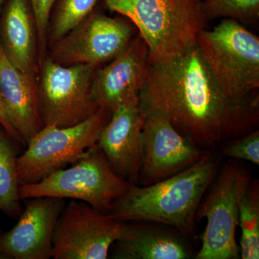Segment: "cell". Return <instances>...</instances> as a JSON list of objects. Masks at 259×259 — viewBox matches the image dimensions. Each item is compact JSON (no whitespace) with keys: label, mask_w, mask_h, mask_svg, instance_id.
I'll list each match as a JSON object with an SVG mask.
<instances>
[{"label":"cell","mask_w":259,"mask_h":259,"mask_svg":"<svg viewBox=\"0 0 259 259\" xmlns=\"http://www.w3.org/2000/svg\"><path fill=\"white\" fill-rule=\"evenodd\" d=\"M131 184L116 175L97 146L79 161L37 183L19 186L20 200L52 197L86 202L107 213L116 199L129 190Z\"/></svg>","instance_id":"cell-6"},{"label":"cell","mask_w":259,"mask_h":259,"mask_svg":"<svg viewBox=\"0 0 259 259\" xmlns=\"http://www.w3.org/2000/svg\"><path fill=\"white\" fill-rule=\"evenodd\" d=\"M25 200L17 224L0 235V255L15 259L52 258L53 236L65 199L40 197Z\"/></svg>","instance_id":"cell-12"},{"label":"cell","mask_w":259,"mask_h":259,"mask_svg":"<svg viewBox=\"0 0 259 259\" xmlns=\"http://www.w3.org/2000/svg\"><path fill=\"white\" fill-rule=\"evenodd\" d=\"M57 0H29L35 20L39 55L44 56L53 8Z\"/></svg>","instance_id":"cell-23"},{"label":"cell","mask_w":259,"mask_h":259,"mask_svg":"<svg viewBox=\"0 0 259 259\" xmlns=\"http://www.w3.org/2000/svg\"><path fill=\"white\" fill-rule=\"evenodd\" d=\"M134 35V26L125 20L92 13L51 45L49 58L63 66H100L125 50Z\"/></svg>","instance_id":"cell-10"},{"label":"cell","mask_w":259,"mask_h":259,"mask_svg":"<svg viewBox=\"0 0 259 259\" xmlns=\"http://www.w3.org/2000/svg\"><path fill=\"white\" fill-rule=\"evenodd\" d=\"M14 140L0 125V209L17 219L21 213Z\"/></svg>","instance_id":"cell-18"},{"label":"cell","mask_w":259,"mask_h":259,"mask_svg":"<svg viewBox=\"0 0 259 259\" xmlns=\"http://www.w3.org/2000/svg\"><path fill=\"white\" fill-rule=\"evenodd\" d=\"M5 0H0V12L3 9V5H4Z\"/></svg>","instance_id":"cell-25"},{"label":"cell","mask_w":259,"mask_h":259,"mask_svg":"<svg viewBox=\"0 0 259 259\" xmlns=\"http://www.w3.org/2000/svg\"><path fill=\"white\" fill-rule=\"evenodd\" d=\"M125 222L86 202L71 200L59 216L52 240L54 259H105Z\"/></svg>","instance_id":"cell-9"},{"label":"cell","mask_w":259,"mask_h":259,"mask_svg":"<svg viewBox=\"0 0 259 259\" xmlns=\"http://www.w3.org/2000/svg\"><path fill=\"white\" fill-rule=\"evenodd\" d=\"M202 10L207 20L223 18L250 22L258 19L259 0H204Z\"/></svg>","instance_id":"cell-21"},{"label":"cell","mask_w":259,"mask_h":259,"mask_svg":"<svg viewBox=\"0 0 259 259\" xmlns=\"http://www.w3.org/2000/svg\"><path fill=\"white\" fill-rule=\"evenodd\" d=\"M213 79L228 96L259 102V38L239 22L223 19L196 40Z\"/></svg>","instance_id":"cell-4"},{"label":"cell","mask_w":259,"mask_h":259,"mask_svg":"<svg viewBox=\"0 0 259 259\" xmlns=\"http://www.w3.org/2000/svg\"><path fill=\"white\" fill-rule=\"evenodd\" d=\"M251 181L249 171L234 159L224 162L202 198L196 221L206 218L202 245L195 258L237 259L236 241L242 197Z\"/></svg>","instance_id":"cell-5"},{"label":"cell","mask_w":259,"mask_h":259,"mask_svg":"<svg viewBox=\"0 0 259 259\" xmlns=\"http://www.w3.org/2000/svg\"><path fill=\"white\" fill-rule=\"evenodd\" d=\"M143 222L128 225L114 243L119 259H187L191 250L180 235L166 226Z\"/></svg>","instance_id":"cell-17"},{"label":"cell","mask_w":259,"mask_h":259,"mask_svg":"<svg viewBox=\"0 0 259 259\" xmlns=\"http://www.w3.org/2000/svg\"><path fill=\"white\" fill-rule=\"evenodd\" d=\"M98 67L88 64L63 66L49 57L44 61L37 83L44 127L77 125L100 110L92 95Z\"/></svg>","instance_id":"cell-8"},{"label":"cell","mask_w":259,"mask_h":259,"mask_svg":"<svg viewBox=\"0 0 259 259\" xmlns=\"http://www.w3.org/2000/svg\"><path fill=\"white\" fill-rule=\"evenodd\" d=\"M37 33L29 0H8L0 12V47L14 67L37 71Z\"/></svg>","instance_id":"cell-16"},{"label":"cell","mask_w":259,"mask_h":259,"mask_svg":"<svg viewBox=\"0 0 259 259\" xmlns=\"http://www.w3.org/2000/svg\"><path fill=\"white\" fill-rule=\"evenodd\" d=\"M35 75L16 69L0 47V90L5 112L23 144L44 127Z\"/></svg>","instance_id":"cell-15"},{"label":"cell","mask_w":259,"mask_h":259,"mask_svg":"<svg viewBox=\"0 0 259 259\" xmlns=\"http://www.w3.org/2000/svg\"><path fill=\"white\" fill-rule=\"evenodd\" d=\"M146 116L139 96L127 100L112 112L97 141L112 169L131 185L139 184Z\"/></svg>","instance_id":"cell-13"},{"label":"cell","mask_w":259,"mask_h":259,"mask_svg":"<svg viewBox=\"0 0 259 259\" xmlns=\"http://www.w3.org/2000/svg\"><path fill=\"white\" fill-rule=\"evenodd\" d=\"M112 112L100 110L81 123L66 127L44 126L27 143L17 158L20 185L37 183L51 174L74 164L97 146Z\"/></svg>","instance_id":"cell-7"},{"label":"cell","mask_w":259,"mask_h":259,"mask_svg":"<svg viewBox=\"0 0 259 259\" xmlns=\"http://www.w3.org/2000/svg\"><path fill=\"white\" fill-rule=\"evenodd\" d=\"M2 234L1 228H0V235Z\"/></svg>","instance_id":"cell-27"},{"label":"cell","mask_w":259,"mask_h":259,"mask_svg":"<svg viewBox=\"0 0 259 259\" xmlns=\"http://www.w3.org/2000/svg\"><path fill=\"white\" fill-rule=\"evenodd\" d=\"M238 226L241 227L240 258H259V182L251 180L242 197Z\"/></svg>","instance_id":"cell-19"},{"label":"cell","mask_w":259,"mask_h":259,"mask_svg":"<svg viewBox=\"0 0 259 259\" xmlns=\"http://www.w3.org/2000/svg\"><path fill=\"white\" fill-rule=\"evenodd\" d=\"M146 112L138 185H152L174 176L210 152L192 144L164 116Z\"/></svg>","instance_id":"cell-11"},{"label":"cell","mask_w":259,"mask_h":259,"mask_svg":"<svg viewBox=\"0 0 259 259\" xmlns=\"http://www.w3.org/2000/svg\"><path fill=\"white\" fill-rule=\"evenodd\" d=\"M0 125L5 129L7 134L9 135L10 137L15 141L20 143V144H23L21 139H20L16 131L13 128L9 120H8V116H7L6 112H5L4 105H3V100H2L1 90H0Z\"/></svg>","instance_id":"cell-24"},{"label":"cell","mask_w":259,"mask_h":259,"mask_svg":"<svg viewBox=\"0 0 259 259\" xmlns=\"http://www.w3.org/2000/svg\"><path fill=\"white\" fill-rule=\"evenodd\" d=\"M5 258H5L4 255H0V259H5Z\"/></svg>","instance_id":"cell-26"},{"label":"cell","mask_w":259,"mask_h":259,"mask_svg":"<svg viewBox=\"0 0 259 259\" xmlns=\"http://www.w3.org/2000/svg\"><path fill=\"white\" fill-rule=\"evenodd\" d=\"M148 73V47L138 34L117 57L97 68L92 86L94 100L100 108L113 112L124 102L139 96Z\"/></svg>","instance_id":"cell-14"},{"label":"cell","mask_w":259,"mask_h":259,"mask_svg":"<svg viewBox=\"0 0 259 259\" xmlns=\"http://www.w3.org/2000/svg\"><path fill=\"white\" fill-rule=\"evenodd\" d=\"M139 102L145 111L164 116L206 151L258 129L259 102L228 96L213 79L197 44L174 60L148 64Z\"/></svg>","instance_id":"cell-1"},{"label":"cell","mask_w":259,"mask_h":259,"mask_svg":"<svg viewBox=\"0 0 259 259\" xmlns=\"http://www.w3.org/2000/svg\"><path fill=\"white\" fill-rule=\"evenodd\" d=\"M57 1L59 2L55 11L52 13L48 31V40L50 46L91 14L98 0Z\"/></svg>","instance_id":"cell-20"},{"label":"cell","mask_w":259,"mask_h":259,"mask_svg":"<svg viewBox=\"0 0 259 259\" xmlns=\"http://www.w3.org/2000/svg\"><path fill=\"white\" fill-rule=\"evenodd\" d=\"M221 160L210 151L174 176L152 185H131L107 213L122 222L158 223L192 237L199 204L218 175Z\"/></svg>","instance_id":"cell-2"},{"label":"cell","mask_w":259,"mask_h":259,"mask_svg":"<svg viewBox=\"0 0 259 259\" xmlns=\"http://www.w3.org/2000/svg\"><path fill=\"white\" fill-rule=\"evenodd\" d=\"M221 156L230 159L243 160L259 165V131L254 130L231 141L220 147Z\"/></svg>","instance_id":"cell-22"},{"label":"cell","mask_w":259,"mask_h":259,"mask_svg":"<svg viewBox=\"0 0 259 259\" xmlns=\"http://www.w3.org/2000/svg\"><path fill=\"white\" fill-rule=\"evenodd\" d=\"M131 20L146 42L148 64L174 60L196 44L207 20L202 0H102Z\"/></svg>","instance_id":"cell-3"}]
</instances>
